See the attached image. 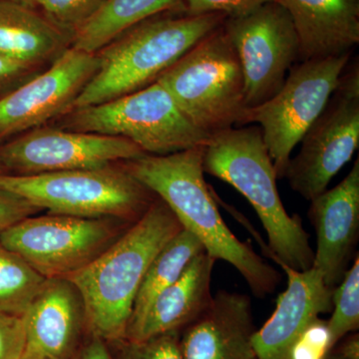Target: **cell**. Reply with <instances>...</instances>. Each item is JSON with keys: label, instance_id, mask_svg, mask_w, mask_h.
I'll return each mask as SVG.
<instances>
[{"label": "cell", "instance_id": "cell-21", "mask_svg": "<svg viewBox=\"0 0 359 359\" xmlns=\"http://www.w3.org/2000/svg\"><path fill=\"white\" fill-rule=\"evenodd\" d=\"M181 0H107L72 35L71 47L96 53L118 35L157 14L178 9Z\"/></svg>", "mask_w": 359, "mask_h": 359}, {"label": "cell", "instance_id": "cell-13", "mask_svg": "<svg viewBox=\"0 0 359 359\" xmlns=\"http://www.w3.org/2000/svg\"><path fill=\"white\" fill-rule=\"evenodd\" d=\"M98 66L96 53L70 47L47 69L0 99V145L70 111Z\"/></svg>", "mask_w": 359, "mask_h": 359}, {"label": "cell", "instance_id": "cell-5", "mask_svg": "<svg viewBox=\"0 0 359 359\" xmlns=\"http://www.w3.org/2000/svg\"><path fill=\"white\" fill-rule=\"evenodd\" d=\"M194 127L208 137L238 127L245 79L223 25L198 42L157 79Z\"/></svg>", "mask_w": 359, "mask_h": 359}, {"label": "cell", "instance_id": "cell-14", "mask_svg": "<svg viewBox=\"0 0 359 359\" xmlns=\"http://www.w3.org/2000/svg\"><path fill=\"white\" fill-rule=\"evenodd\" d=\"M309 219L316 233L313 266L335 289L354 259L359 236V160L341 182L311 201ZM358 254V252H356Z\"/></svg>", "mask_w": 359, "mask_h": 359}, {"label": "cell", "instance_id": "cell-35", "mask_svg": "<svg viewBox=\"0 0 359 359\" xmlns=\"http://www.w3.org/2000/svg\"><path fill=\"white\" fill-rule=\"evenodd\" d=\"M7 1L14 2V4H20V6L28 7V8L37 9L39 0H7Z\"/></svg>", "mask_w": 359, "mask_h": 359}, {"label": "cell", "instance_id": "cell-19", "mask_svg": "<svg viewBox=\"0 0 359 359\" xmlns=\"http://www.w3.org/2000/svg\"><path fill=\"white\" fill-rule=\"evenodd\" d=\"M280 2L299 36V61L348 53L359 43V0Z\"/></svg>", "mask_w": 359, "mask_h": 359}, {"label": "cell", "instance_id": "cell-6", "mask_svg": "<svg viewBox=\"0 0 359 359\" xmlns=\"http://www.w3.org/2000/svg\"><path fill=\"white\" fill-rule=\"evenodd\" d=\"M0 190L50 214L135 223L157 196L119 165L35 175L0 174Z\"/></svg>", "mask_w": 359, "mask_h": 359}, {"label": "cell", "instance_id": "cell-3", "mask_svg": "<svg viewBox=\"0 0 359 359\" xmlns=\"http://www.w3.org/2000/svg\"><path fill=\"white\" fill-rule=\"evenodd\" d=\"M203 170L233 186L249 201L268 235L266 254L278 266L306 271L314 250L301 217L285 211L273 161L257 125L212 135L204 148Z\"/></svg>", "mask_w": 359, "mask_h": 359}, {"label": "cell", "instance_id": "cell-33", "mask_svg": "<svg viewBox=\"0 0 359 359\" xmlns=\"http://www.w3.org/2000/svg\"><path fill=\"white\" fill-rule=\"evenodd\" d=\"M334 353L341 359H359V334L351 332L335 344Z\"/></svg>", "mask_w": 359, "mask_h": 359}, {"label": "cell", "instance_id": "cell-26", "mask_svg": "<svg viewBox=\"0 0 359 359\" xmlns=\"http://www.w3.org/2000/svg\"><path fill=\"white\" fill-rule=\"evenodd\" d=\"M334 347L328 321L318 316L297 335L283 359H327Z\"/></svg>", "mask_w": 359, "mask_h": 359}, {"label": "cell", "instance_id": "cell-9", "mask_svg": "<svg viewBox=\"0 0 359 359\" xmlns=\"http://www.w3.org/2000/svg\"><path fill=\"white\" fill-rule=\"evenodd\" d=\"M133 224L49 212L18 222L0 240L43 278H68L95 261Z\"/></svg>", "mask_w": 359, "mask_h": 359}, {"label": "cell", "instance_id": "cell-27", "mask_svg": "<svg viewBox=\"0 0 359 359\" xmlns=\"http://www.w3.org/2000/svg\"><path fill=\"white\" fill-rule=\"evenodd\" d=\"M181 332H166L143 340L114 342L117 346V359H183L180 349Z\"/></svg>", "mask_w": 359, "mask_h": 359}, {"label": "cell", "instance_id": "cell-24", "mask_svg": "<svg viewBox=\"0 0 359 359\" xmlns=\"http://www.w3.org/2000/svg\"><path fill=\"white\" fill-rule=\"evenodd\" d=\"M332 316L328 327L334 346L342 337L359 328V257L346 271L341 282L334 289Z\"/></svg>", "mask_w": 359, "mask_h": 359}, {"label": "cell", "instance_id": "cell-31", "mask_svg": "<svg viewBox=\"0 0 359 359\" xmlns=\"http://www.w3.org/2000/svg\"><path fill=\"white\" fill-rule=\"evenodd\" d=\"M42 68L21 65L0 56V99L41 73Z\"/></svg>", "mask_w": 359, "mask_h": 359}, {"label": "cell", "instance_id": "cell-32", "mask_svg": "<svg viewBox=\"0 0 359 359\" xmlns=\"http://www.w3.org/2000/svg\"><path fill=\"white\" fill-rule=\"evenodd\" d=\"M107 342L100 337L90 335L89 339L81 344L72 359H113Z\"/></svg>", "mask_w": 359, "mask_h": 359}, {"label": "cell", "instance_id": "cell-10", "mask_svg": "<svg viewBox=\"0 0 359 359\" xmlns=\"http://www.w3.org/2000/svg\"><path fill=\"white\" fill-rule=\"evenodd\" d=\"M290 158L285 179L309 201L327 191L335 175L351 161L359 145V65L346 66L337 89Z\"/></svg>", "mask_w": 359, "mask_h": 359}, {"label": "cell", "instance_id": "cell-36", "mask_svg": "<svg viewBox=\"0 0 359 359\" xmlns=\"http://www.w3.org/2000/svg\"><path fill=\"white\" fill-rule=\"evenodd\" d=\"M327 359H341L339 358L337 354H335L334 353V351H332V353H330V355H328V358Z\"/></svg>", "mask_w": 359, "mask_h": 359}, {"label": "cell", "instance_id": "cell-28", "mask_svg": "<svg viewBox=\"0 0 359 359\" xmlns=\"http://www.w3.org/2000/svg\"><path fill=\"white\" fill-rule=\"evenodd\" d=\"M271 2H280V0H181L179 9L194 15L222 13L226 18H238Z\"/></svg>", "mask_w": 359, "mask_h": 359}, {"label": "cell", "instance_id": "cell-17", "mask_svg": "<svg viewBox=\"0 0 359 359\" xmlns=\"http://www.w3.org/2000/svg\"><path fill=\"white\" fill-rule=\"evenodd\" d=\"M280 268L287 276V290L278 295L275 311L252 337L257 359H283L306 325L334 306V290L325 285L318 269Z\"/></svg>", "mask_w": 359, "mask_h": 359}, {"label": "cell", "instance_id": "cell-23", "mask_svg": "<svg viewBox=\"0 0 359 359\" xmlns=\"http://www.w3.org/2000/svg\"><path fill=\"white\" fill-rule=\"evenodd\" d=\"M45 280L0 240V311L25 316Z\"/></svg>", "mask_w": 359, "mask_h": 359}, {"label": "cell", "instance_id": "cell-1", "mask_svg": "<svg viewBox=\"0 0 359 359\" xmlns=\"http://www.w3.org/2000/svg\"><path fill=\"white\" fill-rule=\"evenodd\" d=\"M204 148L165 156L144 154L121 164L170 208L183 229L200 241L209 256L231 264L252 294L264 299L275 292L282 276L249 243L241 242L224 223L205 181Z\"/></svg>", "mask_w": 359, "mask_h": 359}, {"label": "cell", "instance_id": "cell-11", "mask_svg": "<svg viewBox=\"0 0 359 359\" xmlns=\"http://www.w3.org/2000/svg\"><path fill=\"white\" fill-rule=\"evenodd\" d=\"M223 27L242 67L247 109L262 105L280 91L299 61L294 21L282 2H271L243 18H226Z\"/></svg>", "mask_w": 359, "mask_h": 359}, {"label": "cell", "instance_id": "cell-30", "mask_svg": "<svg viewBox=\"0 0 359 359\" xmlns=\"http://www.w3.org/2000/svg\"><path fill=\"white\" fill-rule=\"evenodd\" d=\"M39 211L20 196L0 190V233Z\"/></svg>", "mask_w": 359, "mask_h": 359}, {"label": "cell", "instance_id": "cell-22", "mask_svg": "<svg viewBox=\"0 0 359 359\" xmlns=\"http://www.w3.org/2000/svg\"><path fill=\"white\" fill-rule=\"evenodd\" d=\"M203 252L205 249L200 241L185 229L165 245L142 280L127 330L142 320L157 295L176 282L194 257Z\"/></svg>", "mask_w": 359, "mask_h": 359}, {"label": "cell", "instance_id": "cell-29", "mask_svg": "<svg viewBox=\"0 0 359 359\" xmlns=\"http://www.w3.org/2000/svg\"><path fill=\"white\" fill-rule=\"evenodd\" d=\"M25 346L23 316L0 311V359H18Z\"/></svg>", "mask_w": 359, "mask_h": 359}, {"label": "cell", "instance_id": "cell-2", "mask_svg": "<svg viewBox=\"0 0 359 359\" xmlns=\"http://www.w3.org/2000/svg\"><path fill=\"white\" fill-rule=\"evenodd\" d=\"M183 226L157 197L148 211L86 268L68 276L81 292L87 332L106 342L125 339L146 271Z\"/></svg>", "mask_w": 359, "mask_h": 359}, {"label": "cell", "instance_id": "cell-12", "mask_svg": "<svg viewBox=\"0 0 359 359\" xmlns=\"http://www.w3.org/2000/svg\"><path fill=\"white\" fill-rule=\"evenodd\" d=\"M144 154L123 137L68 131L48 124L0 145V161L7 174L13 175L101 169Z\"/></svg>", "mask_w": 359, "mask_h": 359}, {"label": "cell", "instance_id": "cell-20", "mask_svg": "<svg viewBox=\"0 0 359 359\" xmlns=\"http://www.w3.org/2000/svg\"><path fill=\"white\" fill-rule=\"evenodd\" d=\"M72 43V33L37 9L0 0V56L47 69Z\"/></svg>", "mask_w": 359, "mask_h": 359}, {"label": "cell", "instance_id": "cell-15", "mask_svg": "<svg viewBox=\"0 0 359 359\" xmlns=\"http://www.w3.org/2000/svg\"><path fill=\"white\" fill-rule=\"evenodd\" d=\"M249 295L219 290L210 308L180 335L183 359H257Z\"/></svg>", "mask_w": 359, "mask_h": 359}, {"label": "cell", "instance_id": "cell-8", "mask_svg": "<svg viewBox=\"0 0 359 359\" xmlns=\"http://www.w3.org/2000/svg\"><path fill=\"white\" fill-rule=\"evenodd\" d=\"M351 53L295 63L275 96L245 109L238 127L257 124L262 129L278 179L285 178L292 151L325 109Z\"/></svg>", "mask_w": 359, "mask_h": 359}, {"label": "cell", "instance_id": "cell-16", "mask_svg": "<svg viewBox=\"0 0 359 359\" xmlns=\"http://www.w3.org/2000/svg\"><path fill=\"white\" fill-rule=\"evenodd\" d=\"M26 348L72 359L87 332L83 297L68 278H46L23 316Z\"/></svg>", "mask_w": 359, "mask_h": 359}, {"label": "cell", "instance_id": "cell-7", "mask_svg": "<svg viewBox=\"0 0 359 359\" xmlns=\"http://www.w3.org/2000/svg\"><path fill=\"white\" fill-rule=\"evenodd\" d=\"M52 126L123 137L145 154L155 156L205 146L210 139L186 119L157 81L108 102L71 109L56 118Z\"/></svg>", "mask_w": 359, "mask_h": 359}, {"label": "cell", "instance_id": "cell-37", "mask_svg": "<svg viewBox=\"0 0 359 359\" xmlns=\"http://www.w3.org/2000/svg\"><path fill=\"white\" fill-rule=\"evenodd\" d=\"M0 174H7L6 167L4 166L1 161H0Z\"/></svg>", "mask_w": 359, "mask_h": 359}, {"label": "cell", "instance_id": "cell-4", "mask_svg": "<svg viewBox=\"0 0 359 359\" xmlns=\"http://www.w3.org/2000/svg\"><path fill=\"white\" fill-rule=\"evenodd\" d=\"M226 20L222 13L194 15L178 8L132 26L96 52L98 69L71 109L108 102L154 83Z\"/></svg>", "mask_w": 359, "mask_h": 359}, {"label": "cell", "instance_id": "cell-25", "mask_svg": "<svg viewBox=\"0 0 359 359\" xmlns=\"http://www.w3.org/2000/svg\"><path fill=\"white\" fill-rule=\"evenodd\" d=\"M107 0H39L40 8L49 20L72 33L86 22Z\"/></svg>", "mask_w": 359, "mask_h": 359}, {"label": "cell", "instance_id": "cell-18", "mask_svg": "<svg viewBox=\"0 0 359 359\" xmlns=\"http://www.w3.org/2000/svg\"><path fill=\"white\" fill-rule=\"evenodd\" d=\"M216 259L205 252L194 257L181 276L157 295L125 339L143 341L179 330L197 320L211 306L212 276Z\"/></svg>", "mask_w": 359, "mask_h": 359}, {"label": "cell", "instance_id": "cell-34", "mask_svg": "<svg viewBox=\"0 0 359 359\" xmlns=\"http://www.w3.org/2000/svg\"><path fill=\"white\" fill-rule=\"evenodd\" d=\"M18 359H55L47 354L40 353V351H34V349L26 348L23 353L21 354Z\"/></svg>", "mask_w": 359, "mask_h": 359}]
</instances>
